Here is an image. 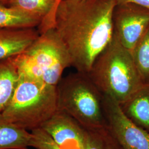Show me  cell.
I'll return each instance as SVG.
<instances>
[{
    "instance_id": "14",
    "label": "cell",
    "mask_w": 149,
    "mask_h": 149,
    "mask_svg": "<svg viewBox=\"0 0 149 149\" xmlns=\"http://www.w3.org/2000/svg\"><path fill=\"white\" fill-rule=\"evenodd\" d=\"M41 22L0 2V28H37Z\"/></svg>"
},
{
    "instance_id": "13",
    "label": "cell",
    "mask_w": 149,
    "mask_h": 149,
    "mask_svg": "<svg viewBox=\"0 0 149 149\" xmlns=\"http://www.w3.org/2000/svg\"><path fill=\"white\" fill-rule=\"evenodd\" d=\"M19 77L12 58L0 61V113L5 109L11 101Z\"/></svg>"
},
{
    "instance_id": "20",
    "label": "cell",
    "mask_w": 149,
    "mask_h": 149,
    "mask_svg": "<svg viewBox=\"0 0 149 149\" xmlns=\"http://www.w3.org/2000/svg\"><path fill=\"white\" fill-rule=\"evenodd\" d=\"M3 1H4V0H0V2H2V3H3Z\"/></svg>"
},
{
    "instance_id": "3",
    "label": "cell",
    "mask_w": 149,
    "mask_h": 149,
    "mask_svg": "<svg viewBox=\"0 0 149 149\" xmlns=\"http://www.w3.org/2000/svg\"><path fill=\"white\" fill-rule=\"evenodd\" d=\"M56 90L58 110L69 114L85 129L108 127L103 95L87 74L77 71L62 77Z\"/></svg>"
},
{
    "instance_id": "9",
    "label": "cell",
    "mask_w": 149,
    "mask_h": 149,
    "mask_svg": "<svg viewBox=\"0 0 149 149\" xmlns=\"http://www.w3.org/2000/svg\"><path fill=\"white\" fill-rule=\"evenodd\" d=\"M39 34L36 28H0V61L25 52Z\"/></svg>"
},
{
    "instance_id": "16",
    "label": "cell",
    "mask_w": 149,
    "mask_h": 149,
    "mask_svg": "<svg viewBox=\"0 0 149 149\" xmlns=\"http://www.w3.org/2000/svg\"><path fill=\"white\" fill-rule=\"evenodd\" d=\"M131 54L143 84L149 86V28Z\"/></svg>"
},
{
    "instance_id": "7",
    "label": "cell",
    "mask_w": 149,
    "mask_h": 149,
    "mask_svg": "<svg viewBox=\"0 0 149 149\" xmlns=\"http://www.w3.org/2000/svg\"><path fill=\"white\" fill-rule=\"evenodd\" d=\"M103 109L108 127L124 149H149V134L134 123L119 103L103 95Z\"/></svg>"
},
{
    "instance_id": "12",
    "label": "cell",
    "mask_w": 149,
    "mask_h": 149,
    "mask_svg": "<svg viewBox=\"0 0 149 149\" xmlns=\"http://www.w3.org/2000/svg\"><path fill=\"white\" fill-rule=\"evenodd\" d=\"M32 140L31 132L10 122L0 113V149H28Z\"/></svg>"
},
{
    "instance_id": "4",
    "label": "cell",
    "mask_w": 149,
    "mask_h": 149,
    "mask_svg": "<svg viewBox=\"0 0 149 149\" xmlns=\"http://www.w3.org/2000/svg\"><path fill=\"white\" fill-rule=\"evenodd\" d=\"M58 110L56 86L19 76L11 101L2 112L10 122L32 132Z\"/></svg>"
},
{
    "instance_id": "18",
    "label": "cell",
    "mask_w": 149,
    "mask_h": 149,
    "mask_svg": "<svg viewBox=\"0 0 149 149\" xmlns=\"http://www.w3.org/2000/svg\"><path fill=\"white\" fill-rule=\"evenodd\" d=\"M117 4L132 3L149 10V0H116Z\"/></svg>"
},
{
    "instance_id": "8",
    "label": "cell",
    "mask_w": 149,
    "mask_h": 149,
    "mask_svg": "<svg viewBox=\"0 0 149 149\" xmlns=\"http://www.w3.org/2000/svg\"><path fill=\"white\" fill-rule=\"evenodd\" d=\"M40 128L61 149H84L85 128L65 112L57 110Z\"/></svg>"
},
{
    "instance_id": "11",
    "label": "cell",
    "mask_w": 149,
    "mask_h": 149,
    "mask_svg": "<svg viewBox=\"0 0 149 149\" xmlns=\"http://www.w3.org/2000/svg\"><path fill=\"white\" fill-rule=\"evenodd\" d=\"M119 105L134 123L149 134V86H145Z\"/></svg>"
},
{
    "instance_id": "10",
    "label": "cell",
    "mask_w": 149,
    "mask_h": 149,
    "mask_svg": "<svg viewBox=\"0 0 149 149\" xmlns=\"http://www.w3.org/2000/svg\"><path fill=\"white\" fill-rule=\"evenodd\" d=\"M56 1L4 0L3 3L12 8L37 18L41 22L40 26L44 28H49L53 25V13Z\"/></svg>"
},
{
    "instance_id": "1",
    "label": "cell",
    "mask_w": 149,
    "mask_h": 149,
    "mask_svg": "<svg viewBox=\"0 0 149 149\" xmlns=\"http://www.w3.org/2000/svg\"><path fill=\"white\" fill-rule=\"evenodd\" d=\"M116 0H61L53 28L69 55L72 66L88 74L113 38Z\"/></svg>"
},
{
    "instance_id": "19",
    "label": "cell",
    "mask_w": 149,
    "mask_h": 149,
    "mask_svg": "<svg viewBox=\"0 0 149 149\" xmlns=\"http://www.w3.org/2000/svg\"><path fill=\"white\" fill-rule=\"evenodd\" d=\"M60 1H61V0H56V1L55 6V8H54V9H55V10H56V7H57V5H58V4L59 3V2H60Z\"/></svg>"
},
{
    "instance_id": "17",
    "label": "cell",
    "mask_w": 149,
    "mask_h": 149,
    "mask_svg": "<svg viewBox=\"0 0 149 149\" xmlns=\"http://www.w3.org/2000/svg\"><path fill=\"white\" fill-rule=\"evenodd\" d=\"M31 148L35 149H61L41 128L31 132Z\"/></svg>"
},
{
    "instance_id": "6",
    "label": "cell",
    "mask_w": 149,
    "mask_h": 149,
    "mask_svg": "<svg viewBox=\"0 0 149 149\" xmlns=\"http://www.w3.org/2000/svg\"><path fill=\"white\" fill-rule=\"evenodd\" d=\"M113 34L130 53L149 28V10L132 3L117 4L112 17Z\"/></svg>"
},
{
    "instance_id": "5",
    "label": "cell",
    "mask_w": 149,
    "mask_h": 149,
    "mask_svg": "<svg viewBox=\"0 0 149 149\" xmlns=\"http://www.w3.org/2000/svg\"><path fill=\"white\" fill-rule=\"evenodd\" d=\"M12 59L19 76L57 86L64 70L72 66L69 53L54 28L40 33L34 43Z\"/></svg>"
},
{
    "instance_id": "15",
    "label": "cell",
    "mask_w": 149,
    "mask_h": 149,
    "mask_svg": "<svg viewBox=\"0 0 149 149\" xmlns=\"http://www.w3.org/2000/svg\"><path fill=\"white\" fill-rule=\"evenodd\" d=\"M84 149H124L107 127L93 130L85 129Z\"/></svg>"
},
{
    "instance_id": "2",
    "label": "cell",
    "mask_w": 149,
    "mask_h": 149,
    "mask_svg": "<svg viewBox=\"0 0 149 149\" xmlns=\"http://www.w3.org/2000/svg\"><path fill=\"white\" fill-rule=\"evenodd\" d=\"M103 95L119 104L127 101L145 86L131 53L113 36L87 74Z\"/></svg>"
}]
</instances>
